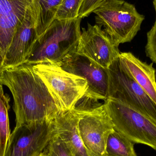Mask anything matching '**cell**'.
I'll use <instances>...</instances> for the list:
<instances>
[{
    "instance_id": "13",
    "label": "cell",
    "mask_w": 156,
    "mask_h": 156,
    "mask_svg": "<svg viewBox=\"0 0 156 156\" xmlns=\"http://www.w3.org/2000/svg\"><path fill=\"white\" fill-rule=\"evenodd\" d=\"M79 119L76 109L59 112L54 119L55 132L66 143L72 156H90L79 133Z\"/></svg>"
},
{
    "instance_id": "6",
    "label": "cell",
    "mask_w": 156,
    "mask_h": 156,
    "mask_svg": "<svg viewBox=\"0 0 156 156\" xmlns=\"http://www.w3.org/2000/svg\"><path fill=\"white\" fill-rule=\"evenodd\" d=\"M109 97L121 101L156 122V105L120 63L119 58L108 69Z\"/></svg>"
},
{
    "instance_id": "3",
    "label": "cell",
    "mask_w": 156,
    "mask_h": 156,
    "mask_svg": "<svg viewBox=\"0 0 156 156\" xmlns=\"http://www.w3.org/2000/svg\"><path fill=\"white\" fill-rule=\"evenodd\" d=\"M96 25L119 46L130 42L141 29L145 16L124 0H107L93 12Z\"/></svg>"
},
{
    "instance_id": "18",
    "label": "cell",
    "mask_w": 156,
    "mask_h": 156,
    "mask_svg": "<svg viewBox=\"0 0 156 156\" xmlns=\"http://www.w3.org/2000/svg\"><path fill=\"white\" fill-rule=\"evenodd\" d=\"M83 0H64L56 15L55 19H75L79 17V12Z\"/></svg>"
},
{
    "instance_id": "11",
    "label": "cell",
    "mask_w": 156,
    "mask_h": 156,
    "mask_svg": "<svg viewBox=\"0 0 156 156\" xmlns=\"http://www.w3.org/2000/svg\"><path fill=\"white\" fill-rule=\"evenodd\" d=\"M30 0H0V74L6 52L29 10Z\"/></svg>"
},
{
    "instance_id": "12",
    "label": "cell",
    "mask_w": 156,
    "mask_h": 156,
    "mask_svg": "<svg viewBox=\"0 0 156 156\" xmlns=\"http://www.w3.org/2000/svg\"><path fill=\"white\" fill-rule=\"evenodd\" d=\"M37 38L29 7L27 14L17 28L6 52L3 70L25 64Z\"/></svg>"
},
{
    "instance_id": "5",
    "label": "cell",
    "mask_w": 156,
    "mask_h": 156,
    "mask_svg": "<svg viewBox=\"0 0 156 156\" xmlns=\"http://www.w3.org/2000/svg\"><path fill=\"white\" fill-rule=\"evenodd\" d=\"M33 67L46 85L59 112L75 109L87 91V81L57 65L39 64Z\"/></svg>"
},
{
    "instance_id": "9",
    "label": "cell",
    "mask_w": 156,
    "mask_h": 156,
    "mask_svg": "<svg viewBox=\"0 0 156 156\" xmlns=\"http://www.w3.org/2000/svg\"><path fill=\"white\" fill-rule=\"evenodd\" d=\"M67 72L83 78L88 89L83 97L95 101H105L109 97V75L105 69L86 57L73 53L61 65Z\"/></svg>"
},
{
    "instance_id": "19",
    "label": "cell",
    "mask_w": 156,
    "mask_h": 156,
    "mask_svg": "<svg viewBox=\"0 0 156 156\" xmlns=\"http://www.w3.org/2000/svg\"><path fill=\"white\" fill-rule=\"evenodd\" d=\"M43 152L45 156H72L66 143L56 133Z\"/></svg>"
},
{
    "instance_id": "20",
    "label": "cell",
    "mask_w": 156,
    "mask_h": 156,
    "mask_svg": "<svg viewBox=\"0 0 156 156\" xmlns=\"http://www.w3.org/2000/svg\"><path fill=\"white\" fill-rule=\"evenodd\" d=\"M147 56L156 65V24L147 33V43L145 47Z\"/></svg>"
},
{
    "instance_id": "7",
    "label": "cell",
    "mask_w": 156,
    "mask_h": 156,
    "mask_svg": "<svg viewBox=\"0 0 156 156\" xmlns=\"http://www.w3.org/2000/svg\"><path fill=\"white\" fill-rule=\"evenodd\" d=\"M75 109L80 115L79 133L90 156H106L107 139L115 128L104 104Z\"/></svg>"
},
{
    "instance_id": "16",
    "label": "cell",
    "mask_w": 156,
    "mask_h": 156,
    "mask_svg": "<svg viewBox=\"0 0 156 156\" xmlns=\"http://www.w3.org/2000/svg\"><path fill=\"white\" fill-rule=\"evenodd\" d=\"M134 144L115 130L108 136L106 145V156H137Z\"/></svg>"
},
{
    "instance_id": "8",
    "label": "cell",
    "mask_w": 156,
    "mask_h": 156,
    "mask_svg": "<svg viewBox=\"0 0 156 156\" xmlns=\"http://www.w3.org/2000/svg\"><path fill=\"white\" fill-rule=\"evenodd\" d=\"M55 133L54 119L15 126L10 134L4 156H37Z\"/></svg>"
},
{
    "instance_id": "14",
    "label": "cell",
    "mask_w": 156,
    "mask_h": 156,
    "mask_svg": "<svg viewBox=\"0 0 156 156\" xmlns=\"http://www.w3.org/2000/svg\"><path fill=\"white\" fill-rule=\"evenodd\" d=\"M119 60L156 105V69L153 63L143 62L130 52L120 53Z\"/></svg>"
},
{
    "instance_id": "1",
    "label": "cell",
    "mask_w": 156,
    "mask_h": 156,
    "mask_svg": "<svg viewBox=\"0 0 156 156\" xmlns=\"http://www.w3.org/2000/svg\"><path fill=\"white\" fill-rule=\"evenodd\" d=\"M0 83L9 88L14 100L16 127L53 120L59 111L43 80L32 65L6 69L0 74Z\"/></svg>"
},
{
    "instance_id": "22",
    "label": "cell",
    "mask_w": 156,
    "mask_h": 156,
    "mask_svg": "<svg viewBox=\"0 0 156 156\" xmlns=\"http://www.w3.org/2000/svg\"><path fill=\"white\" fill-rule=\"evenodd\" d=\"M153 5H154V8L156 13V20L154 23L156 24V0H154V1H153Z\"/></svg>"
},
{
    "instance_id": "17",
    "label": "cell",
    "mask_w": 156,
    "mask_h": 156,
    "mask_svg": "<svg viewBox=\"0 0 156 156\" xmlns=\"http://www.w3.org/2000/svg\"><path fill=\"white\" fill-rule=\"evenodd\" d=\"M10 98L5 94L0 83V156H4L7 143L11 134L8 111Z\"/></svg>"
},
{
    "instance_id": "23",
    "label": "cell",
    "mask_w": 156,
    "mask_h": 156,
    "mask_svg": "<svg viewBox=\"0 0 156 156\" xmlns=\"http://www.w3.org/2000/svg\"><path fill=\"white\" fill-rule=\"evenodd\" d=\"M37 156H45L43 152H42L41 154H40L38 155Z\"/></svg>"
},
{
    "instance_id": "21",
    "label": "cell",
    "mask_w": 156,
    "mask_h": 156,
    "mask_svg": "<svg viewBox=\"0 0 156 156\" xmlns=\"http://www.w3.org/2000/svg\"><path fill=\"white\" fill-rule=\"evenodd\" d=\"M107 0H83L79 12V17L89 16L95 9L100 7Z\"/></svg>"
},
{
    "instance_id": "10",
    "label": "cell",
    "mask_w": 156,
    "mask_h": 156,
    "mask_svg": "<svg viewBox=\"0 0 156 156\" xmlns=\"http://www.w3.org/2000/svg\"><path fill=\"white\" fill-rule=\"evenodd\" d=\"M119 45L97 25L82 28L76 52L105 69L119 58Z\"/></svg>"
},
{
    "instance_id": "15",
    "label": "cell",
    "mask_w": 156,
    "mask_h": 156,
    "mask_svg": "<svg viewBox=\"0 0 156 156\" xmlns=\"http://www.w3.org/2000/svg\"><path fill=\"white\" fill-rule=\"evenodd\" d=\"M64 0H30L29 12L38 37L55 19Z\"/></svg>"
},
{
    "instance_id": "2",
    "label": "cell",
    "mask_w": 156,
    "mask_h": 156,
    "mask_svg": "<svg viewBox=\"0 0 156 156\" xmlns=\"http://www.w3.org/2000/svg\"><path fill=\"white\" fill-rule=\"evenodd\" d=\"M82 18L55 19L38 37L25 63L60 66L76 51L81 35Z\"/></svg>"
},
{
    "instance_id": "4",
    "label": "cell",
    "mask_w": 156,
    "mask_h": 156,
    "mask_svg": "<svg viewBox=\"0 0 156 156\" xmlns=\"http://www.w3.org/2000/svg\"><path fill=\"white\" fill-rule=\"evenodd\" d=\"M105 106L115 130L134 144H142L156 151V122L121 101L108 98Z\"/></svg>"
}]
</instances>
